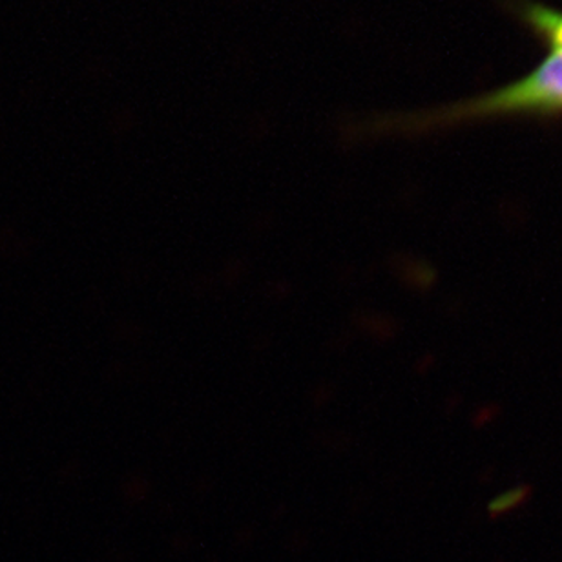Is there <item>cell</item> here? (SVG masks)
<instances>
[{"label":"cell","instance_id":"1","mask_svg":"<svg viewBox=\"0 0 562 562\" xmlns=\"http://www.w3.org/2000/svg\"><path fill=\"white\" fill-rule=\"evenodd\" d=\"M519 21L539 41L547 55L517 81L432 110L413 120L422 128H443L464 123L501 120H555L562 117V10L520 0L515 2Z\"/></svg>","mask_w":562,"mask_h":562},{"label":"cell","instance_id":"2","mask_svg":"<svg viewBox=\"0 0 562 562\" xmlns=\"http://www.w3.org/2000/svg\"><path fill=\"white\" fill-rule=\"evenodd\" d=\"M526 492L525 490H514V492L506 493L503 497H498L497 501H493L492 514H504V512H509V509H514L515 506H519L522 501H525Z\"/></svg>","mask_w":562,"mask_h":562}]
</instances>
